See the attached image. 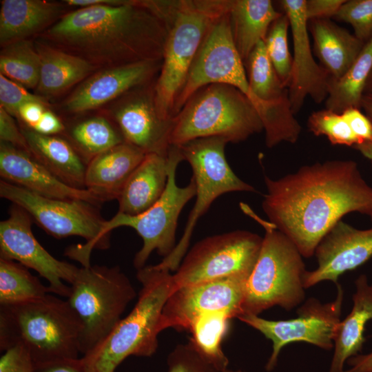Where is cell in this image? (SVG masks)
I'll return each mask as SVG.
<instances>
[{
	"instance_id": "30bf717a",
	"label": "cell",
	"mask_w": 372,
	"mask_h": 372,
	"mask_svg": "<svg viewBox=\"0 0 372 372\" xmlns=\"http://www.w3.org/2000/svg\"><path fill=\"white\" fill-rule=\"evenodd\" d=\"M227 143L225 138L213 136L194 139L178 146L183 161L192 167L196 199L180 241L172 253L157 264L159 268L170 271L178 269L198 220L216 198L229 192H256L254 187L238 178L229 165L225 153Z\"/></svg>"
},
{
	"instance_id": "44dd1931",
	"label": "cell",
	"mask_w": 372,
	"mask_h": 372,
	"mask_svg": "<svg viewBox=\"0 0 372 372\" xmlns=\"http://www.w3.org/2000/svg\"><path fill=\"white\" fill-rule=\"evenodd\" d=\"M0 176L1 180L45 197L102 204L88 190L67 185L29 154L5 143L0 145Z\"/></svg>"
},
{
	"instance_id": "ba28073f",
	"label": "cell",
	"mask_w": 372,
	"mask_h": 372,
	"mask_svg": "<svg viewBox=\"0 0 372 372\" xmlns=\"http://www.w3.org/2000/svg\"><path fill=\"white\" fill-rule=\"evenodd\" d=\"M67 300L81 323L79 351L83 355L110 333L136 293L118 266L79 267Z\"/></svg>"
},
{
	"instance_id": "d6986e66",
	"label": "cell",
	"mask_w": 372,
	"mask_h": 372,
	"mask_svg": "<svg viewBox=\"0 0 372 372\" xmlns=\"http://www.w3.org/2000/svg\"><path fill=\"white\" fill-rule=\"evenodd\" d=\"M125 143L145 154L167 155L174 118H162L155 103L154 87L128 93L112 112Z\"/></svg>"
},
{
	"instance_id": "e575fe53",
	"label": "cell",
	"mask_w": 372,
	"mask_h": 372,
	"mask_svg": "<svg viewBox=\"0 0 372 372\" xmlns=\"http://www.w3.org/2000/svg\"><path fill=\"white\" fill-rule=\"evenodd\" d=\"M41 58L32 42L25 39L3 46L0 54L1 74L25 87H37Z\"/></svg>"
},
{
	"instance_id": "bcb514c9",
	"label": "cell",
	"mask_w": 372,
	"mask_h": 372,
	"mask_svg": "<svg viewBox=\"0 0 372 372\" xmlns=\"http://www.w3.org/2000/svg\"><path fill=\"white\" fill-rule=\"evenodd\" d=\"M46 107V105L37 102L25 103L20 107L17 117L22 121V125L33 130L47 110Z\"/></svg>"
},
{
	"instance_id": "ffe728a7",
	"label": "cell",
	"mask_w": 372,
	"mask_h": 372,
	"mask_svg": "<svg viewBox=\"0 0 372 372\" xmlns=\"http://www.w3.org/2000/svg\"><path fill=\"white\" fill-rule=\"evenodd\" d=\"M162 61H145L109 67L85 80L65 101L71 113L92 110L144 85L161 70Z\"/></svg>"
},
{
	"instance_id": "9c48e42d",
	"label": "cell",
	"mask_w": 372,
	"mask_h": 372,
	"mask_svg": "<svg viewBox=\"0 0 372 372\" xmlns=\"http://www.w3.org/2000/svg\"><path fill=\"white\" fill-rule=\"evenodd\" d=\"M0 196L23 209L41 228L56 238L72 236L83 238L85 244L68 247L65 255L90 265L94 249L110 247V236L103 234L105 220L99 205L83 200H63L45 197L3 180H0Z\"/></svg>"
},
{
	"instance_id": "d590c367",
	"label": "cell",
	"mask_w": 372,
	"mask_h": 372,
	"mask_svg": "<svg viewBox=\"0 0 372 372\" xmlns=\"http://www.w3.org/2000/svg\"><path fill=\"white\" fill-rule=\"evenodd\" d=\"M290 23L288 17L282 12L270 26L264 40L270 61L282 85L288 87L291 70L292 56L288 43Z\"/></svg>"
},
{
	"instance_id": "4316f807",
	"label": "cell",
	"mask_w": 372,
	"mask_h": 372,
	"mask_svg": "<svg viewBox=\"0 0 372 372\" xmlns=\"http://www.w3.org/2000/svg\"><path fill=\"white\" fill-rule=\"evenodd\" d=\"M245 62L250 90L262 107L260 115L262 124L292 111L288 88L280 81L268 56L264 41L255 46Z\"/></svg>"
},
{
	"instance_id": "603a6c76",
	"label": "cell",
	"mask_w": 372,
	"mask_h": 372,
	"mask_svg": "<svg viewBox=\"0 0 372 372\" xmlns=\"http://www.w3.org/2000/svg\"><path fill=\"white\" fill-rule=\"evenodd\" d=\"M313 51L332 79L342 77L362 51L364 43L330 19L308 21Z\"/></svg>"
},
{
	"instance_id": "7dc6e473",
	"label": "cell",
	"mask_w": 372,
	"mask_h": 372,
	"mask_svg": "<svg viewBox=\"0 0 372 372\" xmlns=\"http://www.w3.org/2000/svg\"><path fill=\"white\" fill-rule=\"evenodd\" d=\"M62 121L53 112L46 110L33 131L45 135H57L65 131Z\"/></svg>"
},
{
	"instance_id": "8fae6325",
	"label": "cell",
	"mask_w": 372,
	"mask_h": 372,
	"mask_svg": "<svg viewBox=\"0 0 372 372\" xmlns=\"http://www.w3.org/2000/svg\"><path fill=\"white\" fill-rule=\"evenodd\" d=\"M182 161L179 147L171 145L168 152L167 183L159 200L142 214L130 216L117 212L105 223L103 232L105 236H110V231L117 227H129L141 236L143 247L134 258V265L138 270L145 267L154 251L165 258L176 246L178 217L184 206L196 194L193 178L185 187H179L176 183V169Z\"/></svg>"
},
{
	"instance_id": "8992f818",
	"label": "cell",
	"mask_w": 372,
	"mask_h": 372,
	"mask_svg": "<svg viewBox=\"0 0 372 372\" xmlns=\"http://www.w3.org/2000/svg\"><path fill=\"white\" fill-rule=\"evenodd\" d=\"M263 130L259 114L238 88L220 83L197 90L174 116L170 145L218 136L236 143Z\"/></svg>"
},
{
	"instance_id": "f5cc1de1",
	"label": "cell",
	"mask_w": 372,
	"mask_h": 372,
	"mask_svg": "<svg viewBox=\"0 0 372 372\" xmlns=\"http://www.w3.org/2000/svg\"><path fill=\"white\" fill-rule=\"evenodd\" d=\"M222 372H242V371H240V370L234 371H230V370H229V369H227L226 370H225V371H222Z\"/></svg>"
},
{
	"instance_id": "ac0fdd59",
	"label": "cell",
	"mask_w": 372,
	"mask_h": 372,
	"mask_svg": "<svg viewBox=\"0 0 372 372\" xmlns=\"http://www.w3.org/2000/svg\"><path fill=\"white\" fill-rule=\"evenodd\" d=\"M314 254L318 267L305 271L304 287L308 289L322 281L336 285L341 275L372 258V228L358 229L340 220L322 238Z\"/></svg>"
},
{
	"instance_id": "3957f363",
	"label": "cell",
	"mask_w": 372,
	"mask_h": 372,
	"mask_svg": "<svg viewBox=\"0 0 372 372\" xmlns=\"http://www.w3.org/2000/svg\"><path fill=\"white\" fill-rule=\"evenodd\" d=\"M143 3L163 20L167 29L154 94L160 116L172 119L176 99L196 54L214 23L229 11L231 0H147Z\"/></svg>"
},
{
	"instance_id": "83f0119b",
	"label": "cell",
	"mask_w": 372,
	"mask_h": 372,
	"mask_svg": "<svg viewBox=\"0 0 372 372\" xmlns=\"http://www.w3.org/2000/svg\"><path fill=\"white\" fill-rule=\"evenodd\" d=\"M62 6L43 0L1 1L0 43L1 46L27 39L46 28L59 15Z\"/></svg>"
},
{
	"instance_id": "cb8c5ba5",
	"label": "cell",
	"mask_w": 372,
	"mask_h": 372,
	"mask_svg": "<svg viewBox=\"0 0 372 372\" xmlns=\"http://www.w3.org/2000/svg\"><path fill=\"white\" fill-rule=\"evenodd\" d=\"M21 130L30 156L63 183L86 189L87 164L68 140L57 135L39 134L23 125Z\"/></svg>"
},
{
	"instance_id": "7bdbcfd3",
	"label": "cell",
	"mask_w": 372,
	"mask_h": 372,
	"mask_svg": "<svg viewBox=\"0 0 372 372\" xmlns=\"http://www.w3.org/2000/svg\"><path fill=\"white\" fill-rule=\"evenodd\" d=\"M359 143L372 140V121L360 109L350 107L342 113Z\"/></svg>"
},
{
	"instance_id": "c3c4849f",
	"label": "cell",
	"mask_w": 372,
	"mask_h": 372,
	"mask_svg": "<svg viewBox=\"0 0 372 372\" xmlns=\"http://www.w3.org/2000/svg\"><path fill=\"white\" fill-rule=\"evenodd\" d=\"M347 362L349 368L344 372H372V351L351 357Z\"/></svg>"
},
{
	"instance_id": "484cf974",
	"label": "cell",
	"mask_w": 372,
	"mask_h": 372,
	"mask_svg": "<svg viewBox=\"0 0 372 372\" xmlns=\"http://www.w3.org/2000/svg\"><path fill=\"white\" fill-rule=\"evenodd\" d=\"M355 286L352 309L339 323L335 335L329 372H344L347 360L361 352L366 326L372 321V284L362 274L355 281Z\"/></svg>"
},
{
	"instance_id": "816d5d0a",
	"label": "cell",
	"mask_w": 372,
	"mask_h": 372,
	"mask_svg": "<svg viewBox=\"0 0 372 372\" xmlns=\"http://www.w3.org/2000/svg\"><path fill=\"white\" fill-rule=\"evenodd\" d=\"M364 94H372V70L367 79Z\"/></svg>"
},
{
	"instance_id": "7a4b0ae2",
	"label": "cell",
	"mask_w": 372,
	"mask_h": 372,
	"mask_svg": "<svg viewBox=\"0 0 372 372\" xmlns=\"http://www.w3.org/2000/svg\"><path fill=\"white\" fill-rule=\"evenodd\" d=\"M166 36L163 20L137 0L79 8L44 33L63 50L108 68L162 61Z\"/></svg>"
},
{
	"instance_id": "4fadbf2b",
	"label": "cell",
	"mask_w": 372,
	"mask_h": 372,
	"mask_svg": "<svg viewBox=\"0 0 372 372\" xmlns=\"http://www.w3.org/2000/svg\"><path fill=\"white\" fill-rule=\"evenodd\" d=\"M214 83L238 88L261 114L262 107L250 90L244 62L234 42L229 11L214 23L197 52L176 99L174 116L197 90Z\"/></svg>"
},
{
	"instance_id": "4dcf8cb0",
	"label": "cell",
	"mask_w": 372,
	"mask_h": 372,
	"mask_svg": "<svg viewBox=\"0 0 372 372\" xmlns=\"http://www.w3.org/2000/svg\"><path fill=\"white\" fill-rule=\"evenodd\" d=\"M372 70V38L340 79L331 80L325 109L341 114L350 107L361 108L365 85Z\"/></svg>"
},
{
	"instance_id": "681fc988",
	"label": "cell",
	"mask_w": 372,
	"mask_h": 372,
	"mask_svg": "<svg viewBox=\"0 0 372 372\" xmlns=\"http://www.w3.org/2000/svg\"><path fill=\"white\" fill-rule=\"evenodd\" d=\"M362 108L367 117L372 121V94H364L361 101Z\"/></svg>"
},
{
	"instance_id": "2e32d148",
	"label": "cell",
	"mask_w": 372,
	"mask_h": 372,
	"mask_svg": "<svg viewBox=\"0 0 372 372\" xmlns=\"http://www.w3.org/2000/svg\"><path fill=\"white\" fill-rule=\"evenodd\" d=\"M249 277L234 276L183 287L173 291L162 311L161 330H188L200 316L224 311L232 318L242 313Z\"/></svg>"
},
{
	"instance_id": "74e56055",
	"label": "cell",
	"mask_w": 372,
	"mask_h": 372,
	"mask_svg": "<svg viewBox=\"0 0 372 372\" xmlns=\"http://www.w3.org/2000/svg\"><path fill=\"white\" fill-rule=\"evenodd\" d=\"M333 19L350 24L364 43L372 38V0H346Z\"/></svg>"
},
{
	"instance_id": "f1b7e54d",
	"label": "cell",
	"mask_w": 372,
	"mask_h": 372,
	"mask_svg": "<svg viewBox=\"0 0 372 372\" xmlns=\"http://www.w3.org/2000/svg\"><path fill=\"white\" fill-rule=\"evenodd\" d=\"M282 14L270 0H231V31L243 62L255 46L265 40L270 26Z\"/></svg>"
},
{
	"instance_id": "60d3db41",
	"label": "cell",
	"mask_w": 372,
	"mask_h": 372,
	"mask_svg": "<svg viewBox=\"0 0 372 372\" xmlns=\"http://www.w3.org/2000/svg\"><path fill=\"white\" fill-rule=\"evenodd\" d=\"M0 372H35V364L24 347L14 345L3 351Z\"/></svg>"
},
{
	"instance_id": "836d02e7",
	"label": "cell",
	"mask_w": 372,
	"mask_h": 372,
	"mask_svg": "<svg viewBox=\"0 0 372 372\" xmlns=\"http://www.w3.org/2000/svg\"><path fill=\"white\" fill-rule=\"evenodd\" d=\"M51 293L49 287L18 262L0 258V305L41 298Z\"/></svg>"
},
{
	"instance_id": "db71d44e",
	"label": "cell",
	"mask_w": 372,
	"mask_h": 372,
	"mask_svg": "<svg viewBox=\"0 0 372 372\" xmlns=\"http://www.w3.org/2000/svg\"><path fill=\"white\" fill-rule=\"evenodd\" d=\"M371 220H372V217L371 218Z\"/></svg>"
},
{
	"instance_id": "9a60e30c",
	"label": "cell",
	"mask_w": 372,
	"mask_h": 372,
	"mask_svg": "<svg viewBox=\"0 0 372 372\" xmlns=\"http://www.w3.org/2000/svg\"><path fill=\"white\" fill-rule=\"evenodd\" d=\"M8 217L0 222V258L14 260L36 271L49 282L50 292L68 298L70 285L79 267L56 259L38 242L32 231V219L21 207L12 204Z\"/></svg>"
},
{
	"instance_id": "7c38bea8",
	"label": "cell",
	"mask_w": 372,
	"mask_h": 372,
	"mask_svg": "<svg viewBox=\"0 0 372 372\" xmlns=\"http://www.w3.org/2000/svg\"><path fill=\"white\" fill-rule=\"evenodd\" d=\"M262 243L259 235L236 230L207 237L183 258L172 275L173 291L186 286L221 278L249 277Z\"/></svg>"
},
{
	"instance_id": "d6a6232c",
	"label": "cell",
	"mask_w": 372,
	"mask_h": 372,
	"mask_svg": "<svg viewBox=\"0 0 372 372\" xmlns=\"http://www.w3.org/2000/svg\"><path fill=\"white\" fill-rule=\"evenodd\" d=\"M68 141L87 163L102 152L124 142L117 126L103 116H94L74 124Z\"/></svg>"
},
{
	"instance_id": "f35d334b",
	"label": "cell",
	"mask_w": 372,
	"mask_h": 372,
	"mask_svg": "<svg viewBox=\"0 0 372 372\" xmlns=\"http://www.w3.org/2000/svg\"><path fill=\"white\" fill-rule=\"evenodd\" d=\"M167 372H220L189 342L180 344L169 354Z\"/></svg>"
},
{
	"instance_id": "e0dca14e",
	"label": "cell",
	"mask_w": 372,
	"mask_h": 372,
	"mask_svg": "<svg viewBox=\"0 0 372 372\" xmlns=\"http://www.w3.org/2000/svg\"><path fill=\"white\" fill-rule=\"evenodd\" d=\"M306 0H282L279 4L290 23L293 54L288 85L289 98L296 115L303 107L306 98L316 103L324 102L329 94L331 76L313 58L310 45Z\"/></svg>"
},
{
	"instance_id": "f907efd6",
	"label": "cell",
	"mask_w": 372,
	"mask_h": 372,
	"mask_svg": "<svg viewBox=\"0 0 372 372\" xmlns=\"http://www.w3.org/2000/svg\"><path fill=\"white\" fill-rule=\"evenodd\" d=\"M353 147L372 162V140L357 144Z\"/></svg>"
},
{
	"instance_id": "b9f144b4",
	"label": "cell",
	"mask_w": 372,
	"mask_h": 372,
	"mask_svg": "<svg viewBox=\"0 0 372 372\" xmlns=\"http://www.w3.org/2000/svg\"><path fill=\"white\" fill-rule=\"evenodd\" d=\"M0 140L1 143L10 144L30 154L26 138L21 128L15 123L13 116L1 107Z\"/></svg>"
},
{
	"instance_id": "5bb4252c",
	"label": "cell",
	"mask_w": 372,
	"mask_h": 372,
	"mask_svg": "<svg viewBox=\"0 0 372 372\" xmlns=\"http://www.w3.org/2000/svg\"><path fill=\"white\" fill-rule=\"evenodd\" d=\"M336 286L337 295L333 300L322 303L317 298H310L297 310L296 318L270 320L252 314L238 317L272 342V352L265 366L267 371L275 369L281 350L289 343L307 342L325 350L333 348L344 299L342 286L338 282Z\"/></svg>"
},
{
	"instance_id": "ee69618b",
	"label": "cell",
	"mask_w": 372,
	"mask_h": 372,
	"mask_svg": "<svg viewBox=\"0 0 372 372\" xmlns=\"http://www.w3.org/2000/svg\"><path fill=\"white\" fill-rule=\"evenodd\" d=\"M346 0H306L307 20L333 18Z\"/></svg>"
},
{
	"instance_id": "1f68e13d",
	"label": "cell",
	"mask_w": 372,
	"mask_h": 372,
	"mask_svg": "<svg viewBox=\"0 0 372 372\" xmlns=\"http://www.w3.org/2000/svg\"><path fill=\"white\" fill-rule=\"evenodd\" d=\"M231 318L224 311L211 312L198 318L189 329L192 335L189 342L220 372L226 370L229 364L221 347Z\"/></svg>"
},
{
	"instance_id": "d4e9b609",
	"label": "cell",
	"mask_w": 372,
	"mask_h": 372,
	"mask_svg": "<svg viewBox=\"0 0 372 372\" xmlns=\"http://www.w3.org/2000/svg\"><path fill=\"white\" fill-rule=\"evenodd\" d=\"M168 164V154H147L126 182L117 199L118 213L136 216L153 206L165 190Z\"/></svg>"
},
{
	"instance_id": "f6af8a7d",
	"label": "cell",
	"mask_w": 372,
	"mask_h": 372,
	"mask_svg": "<svg viewBox=\"0 0 372 372\" xmlns=\"http://www.w3.org/2000/svg\"><path fill=\"white\" fill-rule=\"evenodd\" d=\"M35 372H88L82 358L56 360L35 364Z\"/></svg>"
},
{
	"instance_id": "7402d4cb",
	"label": "cell",
	"mask_w": 372,
	"mask_h": 372,
	"mask_svg": "<svg viewBox=\"0 0 372 372\" xmlns=\"http://www.w3.org/2000/svg\"><path fill=\"white\" fill-rule=\"evenodd\" d=\"M146 154L125 142L102 152L87 165L85 189L102 203L117 200L126 182Z\"/></svg>"
},
{
	"instance_id": "277c9868",
	"label": "cell",
	"mask_w": 372,
	"mask_h": 372,
	"mask_svg": "<svg viewBox=\"0 0 372 372\" xmlns=\"http://www.w3.org/2000/svg\"><path fill=\"white\" fill-rule=\"evenodd\" d=\"M81 323L68 300L51 295L0 305V350L24 347L35 364L79 358Z\"/></svg>"
},
{
	"instance_id": "f546056e",
	"label": "cell",
	"mask_w": 372,
	"mask_h": 372,
	"mask_svg": "<svg viewBox=\"0 0 372 372\" xmlns=\"http://www.w3.org/2000/svg\"><path fill=\"white\" fill-rule=\"evenodd\" d=\"M35 47L41 58L37 90L41 94H59L87 78L96 68L87 60L62 49L42 43Z\"/></svg>"
},
{
	"instance_id": "6da1fadb",
	"label": "cell",
	"mask_w": 372,
	"mask_h": 372,
	"mask_svg": "<svg viewBox=\"0 0 372 372\" xmlns=\"http://www.w3.org/2000/svg\"><path fill=\"white\" fill-rule=\"evenodd\" d=\"M262 207L271 223L310 258L345 214L372 217V187L353 161H328L300 167L279 179L265 176Z\"/></svg>"
},
{
	"instance_id": "ab89813d",
	"label": "cell",
	"mask_w": 372,
	"mask_h": 372,
	"mask_svg": "<svg viewBox=\"0 0 372 372\" xmlns=\"http://www.w3.org/2000/svg\"><path fill=\"white\" fill-rule=\"evenodd\" d=\"M30 102H37L48 105L41 96L29 92L24 86L0 74V107L13 117L18 116L21 105Z\"/></svg>"
},
{
	"instance_id": "8d00e7d4",
	"label": "cell",
	"mask_w": 372,
	"mask_h": 372,
	"mask_svg": "<svg viewBox=\"0 0 372 372\" xmlns=\"http://www.w3.org/2000/svg\"><path fill=\"white\" fill-rule=\"evenodd\" d=\"M307 128L315 136H325L333 145L355 146L359 141L342 114L324 109L313 112Z\"/></svg>"
},
{
	"instance_id": "5b68a950",
	"label": "cell",
	"mask_w": 372,
	"mask_h": 372,
	"mask_svg": "<svg viewBox=\"0 0 372 372\" xmlns=\"http://www.w3.org/2000/svg\"><path fill=\"white\" fill-rule=\"evenodd\" d=\"M137 278L142 288L132 310L81 357L88 372H114L130 355L149 357L156 351L163 309L173 291L172 274L155 265L138 269Z\"/></svg>"
},
{
	"instance_id": "52a82bcc",
	"label": "cell",
	"mask_w": 372,
	"mask_h": 372,
	"mask_svg": "<svg viewBox=\"0 0 372 372\" xmlns=\"http://www.w3.org/2000/svg\"><path fill=\"white\" fill-rule=\"evenodd\" d=\"M265 229L255 266L249 276L242 306L243 314L258 316L274 306L290 311L305 298L303 276L307 271L295 245L269 221L262 220L251 210Z\"/></svg>"
}]
</instances>
